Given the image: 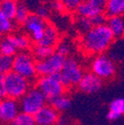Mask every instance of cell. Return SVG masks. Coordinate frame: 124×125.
I'll return each instance as SVG.
<instances>
[{
    "label": "cell",
    "mask_w": 124,
    "mask_h": 125,
    "mask_svg": "<svg viewBox=\"0 0 124 125\" xmlns=\"http://www.w3.org/2000/svg\"><path fill=\"white\" fill-rule=\"evenodd\" d=\"M48 99L38 87H31L23 97L19 100L20 109L22 112L35 115L40 109L47 104Z\"/></svg>",
    "instance_id": "cell-6"
},
{
    "label": "cell",
    "mask_w": 124,
    "mask_h": 125,
    "mask_svg": "<svg viewBox=\"0 0 124 125\" xmlns=\"http://www.w3.org/2000/svg\"><path fill=\"white\" fill-rule=\"evenodd\" d=\"M36 87L41 90L48 101L63 94V93H66L67 89L61 81L60 73L54 75L39 76L36 80Z\"/></svg>",
    "instance_id": "cell-4"
},
{
    "label": "cell",
    "mask_w": 124,
    "mask_h": 125,
    "mask_svg": "<svg viewBox=\"0 0 124 125\" xmlns=\"http://www.w3.org/2000/svg\"><path fill=\"white\" fill-rule=\"evenodd\" d=\"M16 28L14 20H11L0 13V37H7L8 35L14 33Z\"/></svg>",
    "instance_id": "cell-21"
},
{
    "label": "cell",
    "mask_w": 124,
    "mask_h": 125,
    "mask_svg": "<svg viewBox=\"0 0 124 125\" xmlns=\"http://www.w3.org/2000/svg\"><path fill=\"white\" fill-rule=\"evenodd\" d=\"M104 13L107 17L124 15V0H107Z\"/></svg>",
    "instance_id": "cell-18"
},
{
    "label": "cell",
    "mask_w": 124,
    "mask_h": 125,
    "mask_svg": "<svg viewBox=\"0 0 124 125\" xmlns=\"http://www.w3.org/2000/svg\"><path fill=\"white\" fill-rule=\"evenodd\" d=\"M36 64L37 61L31 52H18L13 57V72L32 83L38 79Z\"/></svg>",
    "instance_id": "cell-2"
},
{
    "label": "cell",
    "mask_w": 124,
    "mask_h": 125,
    "mask_svg": "<svg viewBox=\"0 0 124 125\" xmlns=\"http://www.w3.org/2000/svg\"><path fill=\"white\" fill-rule=\"evenodd\" d=\"M60 42V33L59 30L53 25L48 23L46 26L45 32H44V36L42 38V40L38 43L39 45L42 46H46V47H50V48H56V46L59 44Z\"/></svg>",
    "instance_id": "cell-13"
},
{
    "label": "cell",
    "mask_w": 124,
    "mask_h": 125,
    "mask_svg": "<svg viewBox=\"0 0 124 125\" xmlns=\"http://www.w3.org/2000/svg\"><path fill=\"white\" fill-rule=\"evenodd\" d=\"M61 1L64 4L67 12L73 13V12H76L77 8H79V6L83 0H61Z\"/></svg>",
    "instance_id": "cell-29"
},
{
    "label": "cell",
    "mask_w": 124,
    "mask_h": 125,
    "mask_svg": "<svg viewBox=\"0 0 124 125\" xmlns=\"http://www.w3.org/2000/svg\"><path fill=\"white\" fill-rule=\"evenodd\" d=\"M72 50V44L69 41H60L59 44L56 46L55 48V52L61 56H63L64 58H68L70 57L71 53Z\"/></svg>",
    "instance_id": "cell-28"
},
{
    "label": "cell",
    "mask_w": 124,
    "mask_h": 125,
    "mask_svg": "<svg viewBox=\"0 0 124 125\" xmlns=\"http://www.w3.org/2000/svg\"><path fill=\"white\" fill-rule=\"evenodd\" d=\"M31 53H32V55L36 59V61H43L50 58L55 53V49L50 48V47L42 46L39 44H35V46L32 48V52Z\"/></svg>",
    "instance_id": "cell-20"
},
{
    "label": "cell",
    "mask_w": 124,
    "mask_h": 125,
    "mask_svg": "<svg viewBox=\"0 0 124 125\" xmlns=\"http://www.w3.org/2000/svg\"><path fill=\"white\" fill-rule=\"evenodd\" d=\"M0 41H1V40H0ZM0 56H1V51H0Z\"/></svg>",
    "instance_id": "cell-36"
},
{
    "label": "cell",
    "mask_w": 124,
    "mask_h": 125,
    "mask_svg": "<svg viewBox=\"0 0 124 125\" xmlns=\"http://www.w3.org/2000/svg\"><path fill=\"white\" fill-rule=\"evenodd\" d=\"M50 7H51V10H53V11H55L57 13L67 12L64 4L62 3L61 0H53V1L51 2V4H50Z\"/></svg>",
    "instance_id": "cell-32"
},
{
    "label": "cell",
    "mask_w": 124,
    "mask_h": 125,
    "mask_svg": "<svg viewBox=\"0 0 124 125\" xmlns=\"http://www.w3.org/2000/svg\"><path fill=\"white\" fill-rule=\"evenodd\" d=\"M66 58L57 54L56 52L48 59L43 61H37L36 69L39 76L54 75L61 73L63 69Z\"/></svg>",
    "instance_id": "cell-8"
},
{
    "label": "cell",
    "mask_w": 124,
    "mask_h": 125,
    "mask_svg": "<svg viewBox=\"0 0 124 125\" xmlns=\"http://www.w3.org/2000/svg\"><path fill=\"white\" fill-rule=\"evenodd\" d=\"M0 51H1L2 56L12 57V58L18 53L17 49L15 48V46L6 37H4L3 39H1V41H0Z\"/></svg>",
    "instance_id": "cell-24"
},
{
    "label": "cell",
    "mask_w": 124,
    "mask_h": 125,
    "mask_svg": "<svg viewBox=\"0 0 124 125\" xmlns=\"http://www.w3.org/2000/svg\"><path fill=\"white\" fill-rule=\"evenodd\" d=\"M6 38L10 40V42L15 46V48L17 49L18 52L28 51L31 48V45H32V41H31L30 37L26 33H21V32L12 33L8 35Z\"/></svg>",
    "instance_id": "cell-14"
},
{
    "label": "cell",
    "mask_w": 124,
    "mask_h": 125,
    "mask_svg": "<svg viewBox=\"0 0 124 125\" xmlns=\"http://www.w3.org/2000/svg\"><path fill=\"white\" fill-rule=\"evenodd\" d=\"M13 71V58L7 56H0V74L6 75Z\"/></svg>",
    "instance_id": "cell-26"
},
{
    "label": "cell",
    "mask_w": 124,
    "mask_h": 125,
    "mask_svg": "<svg viewBox=\"0 0 124 125\" xmlns=\"http://www.w3.org/2000/svg\"><path fill=\"white\" fill-rule=\"evenodd\" d=\"M103 86V81L93 73L86 72L82 77L81 82L77 84V88L80 91L85 93V94H93L98 92Z\"/></svg>",
    "instance_id": "cell-11"
},
{
    "label": "cell",
    "mask_w": 124,
    "mask_h": 125,
    "mask_svg": "<svg viewBox=\"0 0 124 125\" xmlns=\"http://www.w3.org/2000/svg\"><path fill=\"white\" fill-rule=\"evenodd\" d=\"M31 14H32V13L30 12L27 4H25L23 2H19L18 3L17 12H16V15H15V18H14L15 24L23 26L24 23L27 21V19L29 18V16Z\"/></svg>",
    "instance_id": "cell-23"
},
{
    "label": "cell",
    "mask_w": 124,
    "mask_h": 125,
    "mask_svg": "<svg viewBox=\"0 0 124 125\" xmlns=\"http://www.w3.org/2000/svg\"><path fill=\"white\" fill-rule=\"evenodd\" d=\"M51 7L46 5V4H40L36 7V10H35V14L38 15L39 17L43 18V19H47L49 18L50 14H51Z\"/></svg>",
    "instance_id": "cell-30"
},
{
    "label": "cell",
    "mask_w": 124,
    "mask_h": 125,
    "mask_svg": "<svg viewBox=\"0 0 124 125\" xmlns=\"http://www.w3.org/2000/svg\"><path fill=\"white\" fill-rule=\"evenodd\" d=\"M47 24L48 23L45 19L39 17L35 13H32L27 19V21L24 23L23 28L25 33L30 37L32 43L38 44L44 36Z\"/></svg>",
    "instance_id": "cell-9"
},
{
    "label": "cell",
    "mask_w": 124,
    "mask_h": 125,
    "mask_svg": "<svg viewBox=\"0 0 124 125\" xmlns=\"http://www.w3.org/2000/svg\"><path fill=\"white\" fill-rule=\"evenodd\" d=\"M88 1L93 6H95L96 8H98L101 11L104 12L105 6H106V3H107V0H88Z\"/></svg>",
    "instance_id": "cell-34"
},
{
    "label": "cell",
    "mask_w": 124,
    "mask_h": 125,
    "mask_svg": "<svg viewBox=\"0 0 124 125\" xmlns=\"http://www.w3.org/2000/svg\"><path fill=\"white\" fill-rule=\"evenodd\" d=\"M122 115L124 116V97H117L109 103L106 118L109 121H115Z\"/></svg>",
    "instance_id": "cell-15"
},
{
    "label": "cell",
    "mask_w": 124,
    "mask_h": 125,
    "mask_svg": "<svg viewBox=\"0 0 124 125\" xmlns=\"http://www.w3.org/2000/svg\"><path fill=\"white\" fill-rule=\"evenodd\" d=\"M18 1H2L0 2V13L7 18L14 20L18 8Z\"/></svg>",
    "instance_id": "cell-22"
},
{
    "label": "cell",
    "mask_w": 124,
    "mask_h": 125,
    "mask_svg": "<svg viewBox=\"0 0 124 125\" xmlns=\"http://www.w3.org/2000/svg\"><path fill=\"white\" fill-rule=\"evenodd\" d=\"M7 97L6 83H5V75L0 74V100Z\"/></svg>",
    "instance_id": "cell-33"
},
{
    "label": "cell",
    "mask_w": 124,
    "mask_h": 125,
    "mask_svg": "<svg viewBox=\"0 0 124 125\" xmlns=\"http://www.w3.org/2000/svg\"><path fill=\"white\" fill-rule=\"evenodd\" d=\"M20 112L21 109L19 100L8 96L0 100V122L11 124Z\"/></svg>",
    "instance_id": "cell-10"
},
{
    "label": "cell",
    "mask_w": 124,
    "mask_h": 125,
    "mask_svg": "<svg viewBox=\"0 0 124 125\" xmlns=\"http://www.w3.org/2000/svg\"><path fill=\"white\" fill-rule=\"evenodd\" d=\"M114 36L108 26H93L81 38L80 47L87 56H97L105 53L114 41Z\"/></svg>",
    "instance_id": "cell-1"
},
{
    "label": "cell",
    "mask_w": 124,
    "mask_h": 125,
    "mask_svg": "<svg viewBox=\"0 0 124 125\" xmlns=\"http://www.w3.org/2000/svg\"><path fill=\"white\" fill-rule=\"evenodd\" d=\"M77 16L81 17H86V18H93L94 16L101 13H104L103 11H101L100 9L96 8L95 6L92 5L88 0H83V1L81 3V5L77 8L76 12Z\"/></svg>",
    "instance_id": "cell-17"
},
{
    "label": "cell",
    "mask_w": 124,
    "mask_h": 125,
    "mask_svg": "<svg viewBox=\"0 0 124 125\" xmlns=\"http://www.w3.org/2000/svg\"><path fill=\"white\" fill-rule=\"evenodd\" d=\"M89 70L91 73L96 74L102 81L111 80L116 74V64L115 62L107 55L101 54L94 56L90 62Z\"/></svg>",
    "instance_id": "cell-5"
},
{
    "label": "cell",
    "mask_w": 124,
    "mask_h": 125,
    "mask_svg": "<svg viewBox=\"0 0 124 125\" xmlns=\"http://www.w3.org/2000/svg\"><path fill=\"white\" fill-rule=\"evenodd\" d=\"M107 16L105 13H101L98 14L96 16H94L93 18H91V22L93 24V26H100V25H105L107 22Z\"/></svg>",
    "instance_id": "cell-31"
},
{
    "label": "cell",
    "mask_w": 124,
    "mask_h": 125,
    "mask_svg": "<svg viewBox=\"0 0 124 125\" xmlns=\"http://www.w3.org/2000/svg\"><path fill=\"white\" fill-rule=\"evenodd\" d=\"M106 25L110 29L115 39H120L124 37V15L108 17Z\"/></svg>",
    "instance_id": "cell-16"
},
{
    "label": "cell",
    "mask_w": 124,
    "mask_h": 125,
    "mask_svg": "<svg viewBox=\"0 0 124 125\" xmlns=\"http://www.w3.org/2000/svg\"><path fill=\"white\" fill-rule=\"evenodd\" d=\"M5 83L7 96L16 100H20L31 88V82L13 71L5 75Z\"/></svg>",
    "instance_id": "cell-7"
},
{
    "label": "cell",
    "mask_w": 124,
    "mask_h": 125,
    "mask_svg": "<svg viewBox=\"0 0 124 125\" xmlns=\"http://www.w3.org/2000/svg\"><path fill=\"white\" fill-rule=\"evenodd\" d=\"M11 125H36V121L34 115L21 111L12 121Z\"/></svg>",
    "instance_id": "cell-25"
},
{
    "label": "cell",
    "mask_w": 124,
    "mask_h": 125,
    "mask_svg": "<svg viewBox=\"0 0 124 125\" xmlns=\"http://www.w3.org/2000/svg\"><path fill=\"white\" fill-rule=\"evenodd\" d=\"M84 74V71L81 62L73 57H68L65 60L63 69L60 73L62 83L66 88H72L77 86L82 77Z\"/></svg>",
    "instance_id": "cell-3"
},
{
    "label": "cell",
    "mask_w": 124,
    "mask_h": 125,
    "mask_svg": "<svg viewBox=\"0 0 124 125\" xmlns=\"http://www.w3.org/2000/svg\"><path fill=\"white\" fill-rule=\"evenodd\" d=\"M2 1H18V0H0V2Z\"/></svg>",
    "instance_id": "cell-35"
},
{
    "label": "cell",
    "mask_w": 124,
    "mask_h": 125,
    "mask_svg": "<svg viewBox=\"0 0 124 125\" xmlns=\"http://www.w3.org/2000/svg\"><path fill=\"white\" fill-rule=\"evenodd\" d=\"M60 112L51 104H46L34 115L36 125H58Z\"/></svg>",
    "instance_id": "cell-12"
},
{
    "label": "cell",
    "mask_w": 124,
    "mask_h": 125,
    "mask_svg": "<svg viewBox=\"0 0 124 125\" xmlns=\"http://www.w3.org/2000/svg\"><path fill=\"white\" fill-rule=\"evenodd\" d=\"M75 26H76V29L79 30V32L84 34L93 27V24H92L90 18L77 16V18L75 20Z\"/></svg>",
    "instance_id": "cell-27"
},
{
    "label": "cell",
    "mask_w": 124,
    "mask_h": 125,
    "mask_svg": "<svg viewBox=\"0 0 124 125\" xmlns=\"http://www.w3.org/2000/svg\"><path fill=\"white\" fill-rule=\"evenodd\" d=\"M50 104L59 112H65L68 109H70L72 105V99L71 97L67 94V93H63L52 100H50Z\"/></svg>",
    "instance_id": "cell-19"
}]
</instances>
